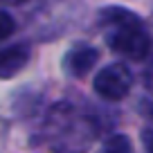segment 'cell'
I'll return each instance as SVG.
<instances>
[{"mask_svg": "<svg viewBox=\"0 0 153 153\" xmlns=\"http://www.w3.org/2000/svg\"><path fill=\"white\" fill-rule=\"evenodd\" d=\"M99 25L104 27L108 48L126 59H146L151 50V38L142 18L124 7H106L99 11Z\"/></svg>", "mask_w": 153, "mask_h": 153, "instance_id": "cell-1", "label": "cell"}, {"mask_svg": "<svg viewBox=\"0 0 153 153\" xmlns=\"http://www.w3.org/2000/svg\"><path fill=\"white\" fill-rule=\"evenodd\" d=\"M131 86H133V74L126 65L122 63H110V65L101 68L97 72L95 81H92V88L99 97L108 101H120L128 95Z\"/></svg>", "mask_w": 153, "mask_h": 153, "instance_id": "cell-2", "label": "cell"}, {"mask_svg": "<svg viewBox=\"0 0 153 153\" xmlns=\"http://www.w3.org/2000/svg\"><path fill=\"white\" fill-rule=\"evenodd\" d=\"M99 59V52H97L92 45H74L65 52L63 56V70L68 72L70 76L79 79V76H86L88 72L92 70V65Z\"/></svg>", "mask_w": 153, "mask_h": 153, "instance_id": "cell-3", "label": "cell"}, {"mask_svg": "<svg viewBox=\"0 0 153 153\" xmlns=\"http://www.w3.org/2000/svg\"><path fill=\"white\" fill-rule=\"evenodd\" d=\"M29 54L32 50L27 43H16L0 50V79H11L14 74H18L29 63Z\"/></svg>", "mask_w": 153, "mask_h": 153, "instance_id": "cell-4", "label": "cell"}, {"mask_svg": "<svg viewBox=\"0 0 153 153\" xmlns=\"http://www.w3.org/2000/svg\"><path fill=\"white\" fill-rule=\"evenodd\" d=\"M99 153H133V144H131L128 135L124 133H115L101 144Z\"/></svg>", "mask_w": 153, "mask_h": 153, "instance_id": "cell-5", "label": "cell"}, {"mask_svg": "<svg viewBox=\"0 0 153 153\" xmlns=\"http://www.w3.org/2000/svg\"><path fill=\"white\" fill-rule=\"evenodd\" d=\"M11 32H14V18L7 11H0V41L7 38Z\"/></svg>", "mask_w": 153, "mask_h": 153, "instance_id": "cell-6", "label": "cell"}, {"mask_svg": "<svg viewBox=\"0 0 153 153\" xmlns=\"http://www.w3.org/2000/svg\"><path fill=\"white\" fill-rule=\"evenodd\" d=\"M142 144L146 149V153H153V126H146L142 133Z\"/></svg>", "mask_w": 153, "mask_h": 153, "instance_id": "cell-7", "label": "cell"}, {"mask_svg": "<svg viewBox=\"0 0 153 153\" xmlns=\"http://www.w3.org/2000/svg\"><path fill=\"white\" fill-rule=\"evenodd\" d=\"M144 88L149 92H153V61L149 63V68L144 70Z\"/></svg>", "mask_w": 153, "mask_h": 153, "instance_id": "cell-8", "label": "cell"}, {"mask_svg": "<svg viewBox=\"0 0 153 153\" xmlns=\"http://www.w3.org/2000/svg\"><path fill=\"white\" fill-rule=\"evenodd\" d=\"M144 110H146V115H151V117H153V101H151V104H146V106H144Z\"/></svg>", "mask_w": 153, "mask_h": 153, "instance_id": "cell-9", "label": "cell"}]
</instances>
